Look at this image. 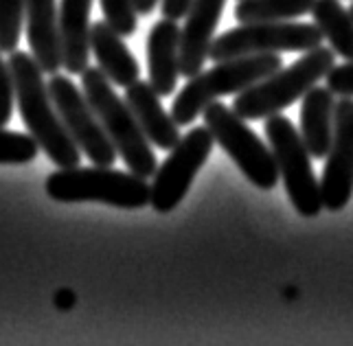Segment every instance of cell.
I'll return each instance as SVG.
<instances>
[{
  "mask_svg": "<svg viewBox=\"0 0 353 346\" xmlns=\"http://www.w3.org/2000/svg\"><path fill=\"white\" fill-rule=\"evenodd\" d=\"M9 66L16 85V101L20 116L29 134L38 141L40 150L48 156L51 163L59 169L79 167L81 150L68 134L62 116L48 92V83L42 79L44 70L38 59L29 53L11 51Z\"/></svg>",
  "mask_w": 353,
  "mask_h": 346,
  "instance_id": "1",
  "label": "cell"
},
{
  "mask_svg": "<svg viewBox=\"0 0 353 346\" xmlns=\"http://www.w3.org/2000/svg\"><path fill=\"white\" fill-rule=\"evenodd\" d=\"M334 66L336 51L321 44L288 68H279L272 75L263 77L261 81L252 83L250 88L235 94L233 110L246 121L274 116L305 96L316 83L327 77V72Z\"/></svg>",
  "mask_w": 353,
  "mask_h": 346,
  "instance_id": "2",
  "label": "cell"
},
{
  "mask_svg": "<svg viewBox=\"0 0 353 346\" xmlns=\"http://www.w3.org/2000/svg\"><path fill=\"white\" fill-rule=\"evenodd\" d=\"M110 83L112 81L105 77L99 66H88L81 72V90L99 116L103 130L110 136L119 158L137 176L150 178L158 169L152 143L139 125L128 101L114 92Z\"/></svg>",
  "mask_w": 353,
  "mask_h": 346,
  "instance_id": "3",
  "label": "cell"
},
{
  "mask_svg": "<svg viewBox=\"0 0 353 346\" xmlns=\"http://www.w3.org/2000/svg\"><path fill=\"white\" fill-rule=\"evenodd\" d=\"M46 195L62 204L103 202L114 208L137 211L150 204L152 184L134 171H117L112 167H70L55 171L44 182Z\"/></svg>",
  "mask_w": 353,
  "mask_h": 346,
  "instance_id": "4",
  "label": "cell"
},
{
  "mask_svg": "<svg viewBox=\"0 0 353 346\" xmlns=\"http://www.w3.org/2000/svg\"><path fill=\"white\" fill-rule=\"evenodd\" d=\"M283 66L279 53H259V55H241L233 59L215 61L211 70L198 72L187 81L172 105V116L176 123L191 125L204 112V108L226 94H239L252 83L272 75Z\"/></svg>",
  "mask_w": 353,
  "mask_h": 346,
  "instance_id": "5",
  "label": "cell"
},
{
  "mask_svg": "<svg viewBox=\"0 0 353 346\" xmlns=\"http://www.w3.org/2000/svg\"><path fill=\"white\" fill-rule=\"evenodd\" d=\"M263 132L274 154L279 176L283 178L292 206L303 217H316L325 208L323 191L312 169V154L303 143L301 132L288 116L281 114L268 116Z\"/></svg>",
  "mask_w": 353,
  "mask_h": 346,
  "instance_id": "6",
  "label": "cell"
},
{
  "mask_svg": "<svg viewBox=\"0 0 353 346\" xmlns=\"http://www.w3.org/2000/svg\"><path fill=\"white\" fill-rule=\"evenodd\" d=\"M204 125L211 130L215 143L233 158V163L250 184L261 191H270L279 182V167L272 150L254 134L243 116L233 108L213 101L202 112Z\"/></svg>",
  "mask_w": 353,
  "mask_h": 346,
  "instance_id": "7",
  "label": "cell"
},
{
  "mask_svg": "<svg viewBox=\"0 0 353 346\" xmlns=\"http://www.w3.org/2000/svg\"><path fill=\"white\" fill-rule=\"evenodd\" d=\"M325 40L323 31L307 22H246L217 35L209 57L224 61L259 53H307Z\"/></svg>",
  "mask_w": 353,
  "mask_h": 346,
  "instance_id": "8",
  "label": "cell"
},
{
  "mask_svg": "<svg viewBox=\"0 0 353 346\" xmlns=\"http://www.w3.org/2000/svg\"><path fill=\"white\" fill-rule=\"evenodd\" d=\"M215 139L209 128H193L180 139V143L167 156V160L156 169L152 182L150 206L156 213H172L185 200L193 178L206 165L213 152Z\"/></svg>",
  "mask_w": 353,
  "mask_h": 346,
  "instance_id": "9",
  "label": "cell"
},
{
  "mask_svg": "<svg viewBox=\"0 0 353 346\" xmlns=\"http://www.w3.org/2000/svg\"><path fill=\"white\" fill-rule=\"evenodd\" d=\"M48 92L81 154H86L92 165L112 167L119 154L83 90H79L68 77L55 72L48 81Z\"/></svg>",
  "mask_w": 353,
  "mask_h": 346,
  "instance_id": "10",
  "label": "cell"
},
{
  "mask_svg": "<svg viewBox=\"0 0 353 346\" xmlns=\"http://www.w3.org/2000/svg\"><path fill=\"white\" fill-rule=\"evenodd\" d=\"M323 204L338 213L353 197V96L336 101L334 141L327 152V163L321 178Z\"/></svg>",
  "mask_w": 353,
  "mask_h": 346,
  "instance_id": "11",
  "label": "cell"
},
{
  "mask_svg": "<svg viewBox=\"0 0 353 346\" xmlns=\"http://www.w3.org/2000/svg\"><path fill=\"white\" fill-rule=\"evenodd\" d=\"M224 5L226 0H193L180 31V75L185 79L202 72L215 42V29L222 20Z\"/></svg>",
  "mask_w": 353,
  "mask_h": 346,
  "instance_id": "12",
  "label": "cell"
},
{
  "mask_svg": "<svg viewBox=\"0 0 353 346\" xmlns=\"http://www.w3.org/2000/svg\"><path fill=\"white\" fill-rule=\"evenodd\" d=\"M125 101L154 147L172 152L180 143V125L172 114L165 112L161 94L156 92L150 81H134L132 85H128Z\"/></svg>",
  "mask_w": 353,
  "mask_h": 346,
  "instance_id": "13",
  "label": "cell"
},
{
  "mask_svg": "<svg viewBox=\"0 0 353 346\" xmlns=\"http://www.w3.org/2000/svg\"><path fill=\"white\" fill-rule=\"evenodd\" d=\"M27 40L42 70L55 75L62 68L57 0H27Z\"/></svg>",
  "mask_w": 353,
  "mask_h": 346,
  "instance_id": "14",
  "label": "cell"
},
{
  "mask_svg": "<svg viewBox=\"0 0 353 346\" xmlns=\"http://www.w3.org/2000/svg\"><path fill=\"white\" fill-rule=\"evenodd\" d=\"M180 27L176 20L163 18L148 35L150 83L161 96L174 94L180 77Z\"/></svg>",
  "mask_w": 353,
  "mask_h": 346,
  "instance_id": "15",
  "label": "cell"
},
{
  "mask_svg": "<svg viewBox=\"0 0 353 346\" xmlns=\"http://www.w3.org/2000/svg\"><path fill=\"white\" fill-rule=\"evenodd\" d=\"M90 9L92 0H62L59 3V35H62V68L81 75L90 59Z\"/></svg>",
  "mask_w": 353,
  "mask_h": 346,
  "instance_id": "16",
  "label": "cell"
},
{
  "mask_svg": "<svg viewBox=\"0 0 353 346\" xmlns=\"http://www.w3.org/2000/svg\"><path fill=\"white\" fill-rule=\"evenodd\" d=\"M90 48L99 68L105 72V77L114 85L128 88L134 81H139L141 66L137 57L125 46L123 35H119L110 24L94 22L90 31Z\"/></svg>",
  "mask_w": 353,
  "mask_h": 346,
  "instance_id": "17",
  "label": "cell"
},
{
  "mask_svg": "<svg viewBox=\"0 0 353 346\" xmlns=\"http://www.w3.org/2000/svg\"><path fill=\"white\" fill-rule=\"evenodd\" d=\"M336 94L330 88H314L303 96L301 105V136L312 158H327L334 141Z\"/></svg>",
  "mask_w": 353,
  "mask_h": 346,
  "instance_id": "18",
  "label": "cell"
},
{
  "mask_svg": "<svg viewBox=\"0 0 353 346\" xmlns=\"http://www.w3.org/2000/svg\"><path fill=\"white\" fill-rule=\"evenodd\" d=\"M314 24L323 31L330 46L347 61H353V16L338 0H316L312 7Z\"/></svg>",
  "mask_w": 353,
  "mask_h": 346,
  "instance_id": "19",
  "label": "cell"
},
{
  "mask_svg": "<svg viewBox=\"0 0 353 346\" xmlns=\"http://www.w3.org/2000/svg\"><path fill=\"white\" fill-rule=\"evenodd\" d=\"M316 0H239L235 18L239 24L246 22H283L312 14Z\"/></svg>",
  "mask_w": 353,
  "mask_h": 346,
  "instance_id": "20",
  "label": "cell"
},
{
  "mask_svg": "<svg viewBox=\"0 0 353 346\" xmlns=\"http://www.w3.org/2000/svg\"><path fill=\"white\" fill-rule=\"evenodd\" d=\"M24 20L27 0H0V53H11L18 48Z\"/></svg>",
  "mask_w": 353,
  "mask_h": 346,
  "instance_id": "21",
  "label": "cell"
},
{
  "mask_svg": "<svg viewBox=\"0 0 353 346\" xmlns=\"http://www.w3.org/2000/svg\"><path fill=\"white\" fill-rule=\"evenodd\" d=\"M40 145L29 134L0 128V165H27L38 156Z\"/></svg>",
  "mask_w": 353,
  "mask_h": 346,
  "instance_id": "22",
  "label": "cell"
},
{
  "mask_svg": "<svg viewBox=\"0 0 353 346\" xmlns=\"http://www.w3.org/2000/svg\"><path fill=\"white\" fill-rule=\"evenodd\" d=\"M105 22L110 27L123 35V38H130V35L137 33V24H139V11H137V3L134 0H99Z\"/></svg>",
  "mask_w": 353,
  "mask_h": 346,
  "instance_id": "23",
  "label": "cell"
},
{
  "mask_svg": "<svg viewBox=\"0 0 353 346\" xmlns=\"http://www.w3.org/2000/svg\"><path fill=\"white\" fill-rule=\"evenodd\" d=\"M14 101H16V85L14 75H11L9 61L0 55V128H5L14 114Z\"/></svg>",
  "mask_w": 353,
  "mask_h": 346,
  "instance_id": "24",
  "label": "cell"
},
{
  "mask_svg": "<svg viewBox=\"0 0 353 346\" xmlns=\"http://www.w3.org/2000/svg\"><path fill=\"white\" fill-rule=\"evenodd\" d=\"M327 88L338 96H353V61L334 66L325 77Z\"/></svg>",
  "mask_w": 353,
  "mask_h": 346,
  "instance_id": "25",
  "label": "cell"
},
{
  "mask_svg": "<svg viewBox=\"0 0 353 346\" xmlns=\"http://www.w3.org/2000/svg\"><path fill=\"white\" fill-rule=\"evenodd\" d=\"M191 5L193 0H163V16L172 20L187 18Z\"/></svg>",
  "mask_w": 353,
  "mask_h": 346,
  "instance_id": "26",
  "label": "cell"
},
{
  "mask_svg": "<svg viewBox=\"0 0 353 346\" xmlns=\"http://www.w3.org/2000/svg\"><path fill=\"white\" fill-rule=\"evenodd\" d=\"M55 305L66 312V309H70L72 305H75V296H72L68 289H62V292H59V294L55 296Z\"/></svg>",
  "mask_w": 353,
  "mask_h": 346,
  "instance_id": "27",
  "label": "cell"
},
{
  "mask_svg": "<svg viewBox=\"0 0 353 346\" xmlns=\"http://www.w3.org/2000/svg\"><path fill=\"white\" fill-rule=\"evenodd\" d=\"M134 3H137V11L141 16H148L156 9V5L161 3V0H134Z\"/></svg>",
  "mask_w": 353,
  "mask_h": 346,
  "instance_id": "28",
  "label": "cell"
},
{
  "mask_svg": "<svg viewBox=\"0 0 353 346\" xmlns=\"http://www.w3.org/2000/svg\"><path fill=\"white\" fill-rule=\"evenodd\" d=\"M349 11H351V16H353V5H351V9H349Z\"/></svg>",
  "mask_w": 353,
  "mask_h": 346,
  "instance_id": "29",
  "label": "cell"
}]
</instances>
